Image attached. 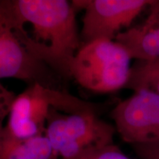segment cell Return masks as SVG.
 <instances>
[{"label":"cell","instance_id":"cell-10","mask_svg":"<svg viewBox=\"0 0 159 159\" xmlns=\"http://www.w3.org/2000/svg\"><path fill=\"white\" fill-rule=\"evenodd\" d=\"M125 89L134 92L145 91L159 95V57L135 60Z\"/></svg>","mask_w":159,"mask_h":159},{"label":"cell","instance_id":"cell-11","mask_svg":"<svg viewBox=\"0 0 159 159\" xmlns=\"http://www.w3.org/2000/svg\"><path fill=\"white\" fill-rule=\"evenodd\" d=\"M77 159H130L114 143L87 149Z\"/></svg>","mask_w":159,"mask_h":159},{"label":"cell","instance_id":"cell-8","mask_svg":"<svg viewBox=\"0 0 159 159\" xmlns=\"http://www.w3.org/2000/svg\"><path fill=\"white\" fill-rule=\"evenodd\" d=\"M148 9L144 20L119 33L115 39L125 47L132 59L159 57V0H153Z\"/></svg>","mask_w":159,"mask_h":159},{"label":"cell","instance_id":"cell-5","mask_svg":"<svg viewBox=\"0 0 159 159\" xmlns=\"http://www.w3.org/2000/svg\"><path fill=\"white\" fill-rule=\"evenodd\" d=\"M115 127L99 118L97 111L65 114L52 108L45 136L55 159H77L83 151L114 142Z\"/></svg>","mask_w":159,"mask_h":159},{"label":"cell","instance_id":"cell-9","mask_svg":"<svg viewBox=\"0 0 159 159\" xmlns=\"http://www.w3.org/2000/svg\"><path fill=\"white\" fill-rule=\"evenodd\" d=\"M0 159H55L52 149L44 135L19 139L4 128L0 131Z\"/></svg>","mask_w":159,"mask_h":159},{"label":"cell","instance_id":"cell-7","mask_svg":"<svg viewBox=\"0 0 159 159\" xmlns=\"http://www.w3.org/2000/svg\"><path fill=\"white\" fill-rule=\"evenodd\" d=\"M111 116L115 128L129 144L159 142V95L134 92L116 105Z\"/></svg>","mask_w":159,"mask_h":159},{"label":"cell","instance_id":"cell-13","mask_svg":"<svg viewBox=\"0 0 159 159\" xmlns=\"http://www.w3.org/2000/svg\"><path fill=\"white\" fill-rule=\"evenodd\" d=\"M139 159H159V142L130 145Z\"/></svg>","mask_w":159,"mask_h":159},{"label":"cell","instance_id":"cell-4","mask_svg":"<svg viewBox=\"0 0 159 159\" xmlns=\"http://www.w3.org/2000/svg\"><path fill=\"white\" fill-rule=\"evenodd\" d=\"M52 108L65 114L97 111L94 104L72 96L67 91L40 84L30 85L16 97L5 130L19 139L44 135L47 117Z\"/></svg>","mask_w":159,"mask_h":159},{"label":"cell","instance_id":"cell-2","mask_svg":"<svg viewBox=\"0 0 159 159\" xmlns=\"http://www.w3.org/2000/svg\"><path fill=\"white\" fill-rule=\"evenodd\" d=\"M28 34L13 0H0V79L15 78L30 85L63 90V78L28 48Z\"/></svg>","mask_w":159,"mask_h":159},{"label":"cell","instance_id":"cell-6","mask_svg":"<svg viewBox=\"0 0 159 159\" xmlns=\"http://www.w3.org/2000/svg\"><path fill=\"white\" fill-rule=\"evenodd\" d=\"M153 0H75V10H83L81 46L97 41H115Z\"/></svg>","mask_w":159,"mask_h":159},{"label":"cell","instance_id":"cell-3","mask_svg":"<svg viewBox=\"0 0 159 159\" xmlns=\"http://www.w3.org/2000/svg\"><path fill=\"white\" fill-rule=\"evenodd\" d=\"M131 60L116 41L97 40L82 45L77 51L71 64V78L93 92H114L125 89L128 83Z\"/></svg>","mask_w":159,"mask_h":159},{"label":"cell","instance_id":"cell-1","mask_svg":"<svg viewBox=\"0 0 159 159\" xmlns=\"http://www.w3.org/2000/svg\"><path fill=\"white\" fill-rule=\"evenodd\" d=\"M26 25L28 48L63 79L81 47L76 10L66 0H13Z\"/></svg>","mask_w":159,"mask_h":159},{"label":"cell","instance_id":"cell-12","mask_svg":"<svg viewBox=\"0 0 159 159\" xmlns=\"http://www.w3.org/2000/svg\"><path fill=\"white\" fill-rule=\"evenodd\" d=\"M16 97V94L4 86L0 82V131L5 128L4 121L8 117Z\"/></svg>","mask_w":159,"mask_h":159}]
</instances>
